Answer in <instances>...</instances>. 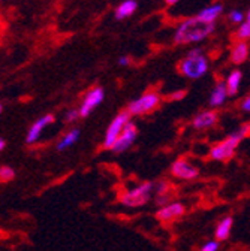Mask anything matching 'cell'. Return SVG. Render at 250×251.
<instances>
[{
  "mask_svg": "<svg viewBox=\"0 0 250 251\" xmlns=\"http://www.w3.org/2000/svg\"><path fill=\"white\" fill-rule=\"evenodd\" d=\"M162 102V98L159 93L156 91H147L142 96L134 99L129 105H128V112L132 117H139V115H145L153 112L154 109H158L159 105Z\"/></svg>",
  "mask_w": 250,
  "mask_h": 251,
  "instance_id": "cell-5",
  "label": "cell"
},
{
  "mask_svg": "<svg viewBox=\"0 0 250 251\" xmlns=\"http://www.w3.org/2000/svg\"><path fill=\"white\" fill-rule=\"evenodd\" d=\"M216 24L207 23L201 20L198 15L186 18L175 30L174 33V44L175 45H189V44H198L207 39L213 31Z\"/></svg>",
  "mask_w": 250,
  "mask_h": 251,
  "instance_id": "cell-1",
  "label": "cell"
},
{
  "mask_svg": "<svg viewBox=\"0 0 250 251\" xmlns=\"http://www.w3.org/2000/svg\"><path fill=\"white\" fill-rule=\"evenodd\" d=\"M104 98H105V91L102 87H93L90 88L87 93H85V96L80 105V115L81 118H87L93 111H95L102 102H104Z\"/></svg>",
  "mask_w": 250,
  "mask_h": 251,
  "instance_id": "cell-7",
  "label": "cell"
},
{
  "mask_svg": "<svg viewBox=\"0 0 250 251\" xmlns=\"http://www.w3.org/2000/svg\"><path fill=\"white\" fill-rule=\"evenodd\" d=\"M0 112H2V105H0Z\"/></svg>",
  "mask_w": 250,
  "mask_h": 251,
  "instance_id": "cell-30",
  "label": "cell"
},
{
  "mask_svg": "<svg viewBox=\"0 0 250 251\" xmlns=\"http://www.w3.org/2000/svg\"><path fill=\"white\" fill-rule=\"evenodd\" d=\"M171 174H172V176H175L178 179L192 181L199 176V169L189 160L178 159L171 165Z\"/></svg>",
  "mask_w": 250,
  "mask_h": 251,
  "instance_id": "cell-8",
  "label": "cell"
},
{
  "mask_svg": "<svg viewBox=\"0 0 250 251\" xmlns=\"http://www.w3.org/2000/svg\"><path fill=\"white\" fill-rule=\"evenodd\" d=\"M53 121H54V117H53V115H44V117H41L39 120H36V121L32 124V127H30L28 132H27L26 142H27V144H33V142H36V141L39 139L42 130L47 127V126H50Z\"/></svg>",
  "mask_w": 250,
  "mask_h": 251,
  "instance_id": "cell-13",
  "label": "cell"
},
{
  "mask_svg": "<svg viewBox=\"0 0 250 251\" xmlns=\"http://www.w3.org/2000/svg\"><path fill=\"white\" fill-rule=\"evenodd\" d=\"M228 88H226V82L225 81H221L214 85V88L211 90V94H210V99H208V105L216 109V108H221L222 105H225L226 99H228Z\"/></svg>",
  "mask_w": 250,
  "mask_h": 251,
  "instance_id": "cell-12",
  "label": "cell"
},
{
  "mask_svg": "<svg viewBox=\"0 0 250 251\" xmlns=\"http://www.w3.org/2000/svg\"><path fill=\"white\" fill-rule=\"evenodd\" d=\"M131 114L128 111H121L118 112L112 121L110 123V126L107 127V132H105V138H104V147L107 150H112L118 136L121 135V132L124 130V127L131 123Z\"/></svg>",
  "mask_w": 250,
  "mask_h": 251,
  "instance_id": "cell-6",
  "label": "cell"
},
{
  "mask_svg": "<svg viewBox=\"0 0 250 251\" xmlns=\"http://www.w3.org/2000/svg\"><path fill=\"white\" fill-rule=\"evenodd\" d=\"M5 148V141L2 139V138H0V151H2Z\"/></svg>",
  "mask_w": 250,
  "mask_h": 251,
  "instance_id": "cell-28",
  "label": "cell"
},
{
  "mask_svg": "<svg viewBox=\"0 0 250 251\" xmlns=\"http://www.w3.org/2000/svg\"><path fill=\"white\" fill-rule=\"evenodd\" d=\"M210 68L207 55L202 52L201 48H192L186 57L178 63V71L183 76L189 79H199L202 78Z\"/></svg>",
  "mask_w": 250,
  "mask_h": 251,
  "instance_id": "cell-3",
  "label": "cell"
},
{
  "mask_svg": "<svg viewBox=\"0 0 250 251\" xmlns=\"http://www.w3.org/2000/svg\"><path fill=\"white\" fill-rule=\"evenodd\" d=\"M154 193V184L153 182H141L139 185L124 192L120 196V202L126 208H139L150 202L151 196Z\"/></svg>",
  "mask_w": 250,
  "mask_h": 251,
  "instance_id": "cell-4",
  "label": "cell"
},
{
  "mask_svg": "<svg viewBox=\"0 0 250 251\" xmlns=\"http://www.w3.org/2000/svg\"><path fill=\"white\" fill-rule=\"evenodd\" d=\"M250 132V124H244L235 132L229 133L225 139L217 142L210 150V157L216 162H228L235 155V151L240 145V142L246 138V135Z\"/></svg>",
  "mask_w": 250,
  "mask_h": 251,
  "instance_id": "cell-2",
  "label": "cell"
},
{
  "mask_svg": "<svg viewBox=\"0 0 250 251\" xmlns=\"http://www.w3.org/2000/svg\"><path fill=\"white\" fill-rule=\"evenodd\" d=\"M138 8V3L135 2V0H124V2H121L117 8H115V18L117 20H124V18H129L131 15L135 14Z\"/></svg>",
  "mask_w": 250,
  "mask_h": 251,
  "instance_id": "cell-18",
  "label": "cell"
},
{
  "mask_svg": "<svg viewBox=\"0 0 250 251\" xmlns=\"http://www.w3.org/2000/svg\"><path fill=\"white\" fill-rule=\"evenodd\" d=\"M232 227H234V218L231 215L223 217L221 222L217 223V226L214 229V239L219 241V242L226 241L231 236Z\"/></svg>",
  "mask_w": 250,
  "mask_h": 251,
  "instance_id": "cell-14",
  "label": "cell"
},
{
  "mask_svg": "<svg viewBox=\"0 0 250 251\" xmlns=\"http://www.w3.org/2000/svg\"><path fill=\"white\" fill-rule=\"evenodd\" d=\"M225 82H226V88H228L229 96H237L238 91H240V87H241V82H243V72L240 69L231 71L229 75L226 76Z\"/></svg>",
  "mask_w": 250,
  "mask_h": 251,
  "instance_id": "cell-16",
  "label": "cell"
},
{
  "mask_svg": "<svg viewBox=\"0 0 250 251\" xmlns=\"http://www.w3.org/2000/svg\"><path fill=\"white\" fill-rule=\"evenodd\" d=\"M15 172L9 166H2L0 168V181H11L14 178Z\"/></svg>",
  "mask_w": 250,
  "mask_h": 251,
  "instance_id": "cell-22",
  "label": "cell"
},
{
  "mask_svg": "<svg viewBox=\"0 0 250 251\" xmlns=\"http://www.w3.org/2000/svg\"><path fill=\"white\" fill-rule=\"evenodd\" d=\"M250 55V48H249V44L247 42H243V41H237L234 45H232V50H231V61L234 63L235 66H240L243 63L247 61Z\"/></svg>",
  "mask_w": 250,
  "mask_h": 251,
  "instance_id": "cell-15",
  "label": "cell"
},
{
  "mask_svg": "<svg viewBox=\"0 0 250 251\" xmlns=\"http://www.w3.org/2000/svg\"><path fill=\"white\" fill-rule=\"evenodd\" d=\"M129 65H131V58H129L128 55H123V57L118 58V66L126 68V66H129Z\"/></svg>",
  "mask_w": 250,
  "mask_h": 251,
  "instance_id": "cell-26",
  "label": "cell"
},
{
  "mask_svg": "<svg viewBox=\"0 0 250 251\" xmlns=\"http://www.w3.org/2000/svg\"><path fill=\"white\" fill-rule=\"evenodd\" d=\"M246 18H247V21L250 23V9L247 11V15H246Z\"/></svg>",
  "mask_w": 250,
  "mask_h": 251,
  "instance_id": "cell-29",
  "label": "cell"
},
{
  "mask_svg": "<svg viewBox=\"0 0 250 251\" xmlns=\"http://www.w3.org/2000/svg\"><path fill=\"white\" fill-rule=\"evenodd\" d=\"M180 0H165V3L167 5H175V3H178Z\"/></svg>",
  "mask_w": 250,
  "mask_h": 251,
  "instance_id": "cell-27",
  "label": "cell"
},
{
  "mask_svg": "<svg viewBox=\"0 0 250 251\" xmlns=\"http://www.w3.org/2000/svg\"><path fill=\"white\" fill-rule=\"evenodd\" d=\"M219 248H221V242L216 241V239H211V241H207L199 251H219Z\"/></svg>",
  "mask_w": 250,
  "mask_h": 251,
  "instance_id": "cell-23",
  "label": "cell"
},
{
  "mask_svg": "<svg viewBox=\"0 0 250 251\" xmlns=\"http://www.w3.org/2000/svg\"><path fill=\"white\" fill-rule=\"evenodd\" d=\"M240 109H241L243 112L250 114V94H249V96H246V98L241 100V103H240Z\"/></svg>",
  "mask_w": 250,
  "mask_h": 251,
  "instance_id": "cell-25",
  "label": "cell"
},
{
  "mask_svg": "<svg viewBox=\"0 0 250 251\" xmlns=\"http://www.w3.org/2000/svg\"><path fill=\"white\" fill-rule=\"evenodd\" d=\"M137 138H138V127L131 121V123L126 126V127H124V130L121 132V135L118 136V139H117V142H115L112 151L117 152V154H121V152H124V151H128V150L135 144Z\"/></svg>",
  "mask_w": 250,
  "mask_h": 251,
  "instance_id": "cell-9",
  "label": "cell"
},
{
  "mask_svg": "<svg viewBox=\"0 0 250 251\" xmlns=\"http://www.w3.org/2000/svg\"><path fill=\"white\" fill-rule=\"evenodd\" d=\"M186 214V206L181 202L172 201L168 205H164L159 208V211L156 212L158 220H161L162 223H172L175 220L181 218Z\"/></svg>",
  "mask_w": 250,
  "mask_h": 251,
  "instance_id": "cell-10",
  "label": "cell"
},
{
  "mask_svg": "<svg viewBox=\"0 0 250 251\" xmlns=\"http://www.w3.org/2000/svg\"><path fill=\"white\" fill-rule=\"evenodd\" d=\"M80 136H81V133H80L78 129H71L63 138L60 139V142L57 144V150L58 151H65V150L71 148L72 145H75L78 142Z\"/></svg>",
  "mask_w": 250,
  "mask_h": 251,
  "instance_id": "cell-19",
  "label": "cell"
},
{
  "mask_svg": "<svg viewBox=\"0 0 250 251\" xmlns=\"http://www.w3.org/2000/svg\"><path fill=\"white\" fill-rule=\"evenodd\" d=\"M235 38L243 42H247L250 39V23L249 21H244L238 25V28L235 31Z\"/></svg>",
  "mask_w": 250,
  "mask_h": 251,
  "instance_id": "cell-20",
  "label": "cell"
},
{
  "mask_svg": "<svg viewBox=\"0 0 250 251\" xmlns=\"http://www.w3.org/2000/svg\"><path fill=\"white\" fill-rule=\"evenodd\" d=\"M228 18H229V21L231 23H235V24H241V23H244V14L241 12V11H238V9H232L231 12H229V15H228Z\"/></svg>",
  "mask_w": 250,
  "mask_h": 251,
  "instance_id": "cell-21",
  "label": "cell"
},
{
  "mask_svg": "<svg viewBox=\"0 0 250 251\" xmlns=\"http://www.w3.org/2000/svg\"><path fill=\"white\" fill-rule=\"evenodd\" d=\"M222 12H223V5H222V3H213V5L204 8V9L198 14V17H199L201 20L207 21V23H213V24H214L216 20L222 15Z\"/></svg>",
  "mask_w": 250,
  "mask_h": 251,
  "instance_id": "cell-17",
  "label": "cell"
},
{
  "mask_svg": "<svg viewBox=\"0 0 250 251\" xmlns=\"http://www.w3.org/2000/svg\"><path fill=\"white\" fill-rule=\"evenodd\" d=\"M219 114L214 109H205L198 112L192 120V127L195 130H208L217 124Z\"/></svg>",
  "mask_w": 250,
  "mask_h": 251,
  "instance_id": "cell-11",
  "label": "cell"
},
{
  "mask_svg": "<svg viewBox=\"0 0 250 251\" xmlns=\"http://www.w3.org/2000/svg\"><path fill=\"white\" fill-rule=\"evenodd\" d=\"M78 118H81V115H80V111H78V109L68 111V112H66V115H65V120H66L68 123H74V121H77Z\"/></svg>",
  "mask_w": 250,
  "mask_h": 251,
  "instance_id": "cell-24",
  "label": "cell"
}]
</instances>
